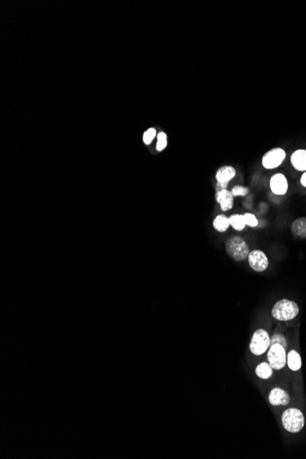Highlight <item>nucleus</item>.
Instances as JSON below:
<instances>
[{"label": "nucleus", "mask_w": 306, "mask_h": 459, "mask_svg": "<svg viewBox=\"0 0 306 459\" xmlns=\"http://www.w3.org/2000/svg\"><path fill=\"white\" fill-rule=\"evenodd\" d=\"M299 306L295 302L283 299L274 304L271 314L279 321H290L299 314Z\"/></svg>", "instance_id": "f257e3e1"}, {"label": "nucleus", "mask_w": 306, "mask_h": 459, "mask_svg": "<svg viewBox=\"0 0 306 459\" xmlns=\"http://www.w3.org/2000/svg\"><path fill=\"white\" fill-rule=\"evenodd\" d=\"M282 422L286 431L292 434H297L303 429L305 419L299 409L289 408L283 412Z\"/></svg>", "instance_id": "f03ea898"}, {"label": "nucleus", "mask_w": 306, "mask_h": 459, "mask_svg": "<svg viewBox=\"0 0 306 459\" xmlns=\"http://www.w3.org/2000/svg\"><path fill=\"white\" fill-rule=\"evenodd\" d=\"M227 254L235 261H245L250 255V246L243 237L240 236L230 237L226 242Z\"/></svg>", "instance_id": "7ed1b4c3"}, {"label": "nucleus", "mask_w": 306, "mask_h": 459, "mask_svg": "<svg viewBox=\"0 0 306 459\" xmlns=\"http://www.w3.org/2000/svg\"><path fill=\"white\" fill-rule=\"evenodd\" d=\"M270 346V338L268 332L264 329H259L255 331L251 341H250V349L251 353L255 356H260L268 350Z\"/></svg>", "instance_id": "20e7f679"}, {"label": "nucleus", "mask_w": 306, "mask_h": 459, "mask_svg": "<svg viewBox=\"0 0 306 459\" xmlns=\"http://www.w3.org/2000/svg\"><path fill=\"white\" fill-rule=\"evenodd\" d=\"M286 348L283 346L275 344L269 346V350L268 352V364L271 366V368L276 370H281L287 364V354Z\"/></svg>", "instance_id": "39448f33"}, {"label": "nucleus", "mask_w": 306, "mask_h": 459, "mask_svg": "<svg viewBox=\"0 0 306 459\" xmlns=\"http://www.w3.org/2000/svg\"><path fill=\"white\" fill-rule=\"evenodd\" d=\"M286 158V152L282 148H274L269 150L262 157V166L265 169L274 170L283 163Z\"/></svg>", "instance_id": "423d86ee"}, {"label": "nucleus", "mask_w": 306, "mask_h": 459, "mask_svg": "<svg viewBox=\"0 0 306 459\" xmlns=\"http://www.w3.org/2000/svg\"><path fill=\"white\" fill-rule=\"evenodd\" d=\"M248 260H249L250 268L257 272H262L268 269V257L262 251L255 250V251H250Z\"/></svg>", "instance_id": "0eeeda50"}, {"label": "nucleus", "mask_w": 306, "mask_h": 459, "mask_svg": "<svg viewBox=\"0 0 306 459\" xmlns=\"http://www.w3.org/2000/svg\"><path fill=\"white\" fill-rule=\"evenodd\" d=\"M288 186L287 178L283 173H276L269 180V187L274 194L284 195L287 193Z\"/></svg>", "instance_id": "6e6552de"}, {"label": "nucleus", "mask_w": 306, "mask_h": 459, "mask_svg": "<svg viewBox=\"0 0 306 459\" xmlns=\"http://www.w3.org/2000/svg\"><path fill=\"white\" fill-rule=\"evenodd\" d=\"M289 393L281 388H274L268 394V402L273 406H285L290 403Z\"/></svg>", "instance_id": "1a4fd4ad"}, {"label": "nucleus", "mask_w": 306, "mask_h": 459, "mask_svg": "<svg viewBox=\"0 0 306 459\" xmlns=\"http://www.w3.org/2000/svg\"><path fill=\"white\" fill-rule=\"evenodd\" d=\"M216 199L218 204L221 206L222 211H228L233 208L234 205V196L231 191L227 189L221 190L217 192Z\"/></svg>", "instance_id": "9d476101"}, {"label": "nucleus", "mask_w": 306, "mask_h": 459, "mask_svg": "<svg viewBox=\"0 0 306 459\" xmlns=\"http://www.w3.org/2000/svg\"><path fill=\"white\" fill-rule=\"evenodd\" d=\"M291 163L295 170L306 171V150L300 149L293 152L291 156Z\"/></svg>", "instance_id": "9b49d317"}, {"label": "nucleus", "mask_w": 306, "mask_h": 459, "mask_svg": "<svg viewBox=\"0 0 306 459\" xmlns=\"http://www.w3.org/2000/svg\"><path fill=\"white\" fill-rule=\"evenodd\" d=\"M235 176V170L234 167L230 165L223 166L219 168L216 174L218 184H227Z\"/></svg>", "instance_id": "f8f14e48"}, {"label": "nucleus", "mask_w": 306, "mask_h": 459, "mask_svg": "<svg viewBox=\"0 0 306 459\" xmlns=\"http://www.w3.org/2000/svg\"><path fill=\"white\" fill-rule=\"evenodd\" d=\"M292 233L294 237L306 238V218H297L292 222Z\"/></svg>", "instance_id": "ddd939ff"}, {"label": "nucleus", "mask_w": 306, "mask_h": 459, "mask_svg": "<svg viewBox=\"0 0 306 459\" xmlns=\"http://www.w3.org/2000/svg\"><path fill=\"white\" fill-rule=\"evenodd\" d=\"M287 364L292 371H298L301 368V356L296 350H291L287 354Z\"/></svg>", "instance_id": "4468645a"}, {"label": "nucleus", "mask_w": 306, "mask_h": 459, "mask_svg": "<svg viewBox=\"0 0 306 459\" xmlns=\"http://www.w3.org/2000/svg\"><path fill=\"white\" fill-rule=\"evenodd\" d=\"M213 226L218 232H226L228 227H230L229 218H226L225 215H218L217 218H215Z\"/></svg>", "instance_id": "2eb2a0df"}, {"label": "nucleus", "mask_w": 306, "mask_h": 459, "mask_svg": "<svg viewBox=\"0 0 306 459\" xmlns=\"http://www.w3.org/2000/svg\"><path fill=\"white\" fill-rule=\"evenodd\" d=\"M273 369H274L271 368V366L268 363L262 362V363H260V364L257 366L255 372H256V375L259 377V379H268L273 375Z\"/></svg>", "instance_id": "dca6fc26"}, {"label": "nucleus", "mask_w": 306, "mask_h": 459, "mask_svg": "<svg viewBox=\"0 0 306 459\" xmlns=\"http://www.w3.org/2000/svg\"><path fill=\"white\" fill-rule=\"evenodd\" d=\"M230 221V226L235 229L236 231H241L245 228L247 224H246L244 215H240V214H235L231 216L229 218Z\"/></svg>", "instance_id": "f3484780"}, {"label": "nucleus", "mask_w": 306, "mask_h": 459, "mask_svg": "<svg viewBox=\"0 0 306 459\" xmlns=\"http://www.w3.org/2000/svg\"><path fill=\"white\" fill-rule=\"evenodd\" d=\"M275 344H279V345L283 346L284 348L287 347L286 338L283 335H281V334H275V335L271 336V338H270V346L275 345Z\"/></svg>", "instance_id": "a211bd4d"}, {"label": "nucleus", "mask_w": 306, "mask_h": 459, "mask_svg": "<svg viewBox=\"0 0 306 459\" xmlns=\"http://www.w3.org/2000/svg\"><path fill=\"white\" fill-rule=\"evenodd\" d=\"M157 137H158V142H157L156 148H157V151L161 152L167 146V136L164 132H160L157 135Z\"/></svg>", "instance_id": "6ab92c4d"}, {"label": "nucleus", "mask_w": 306, "mask_h": 459, "mask_svg": "<svg viewBox=\"0 0 306 459\" xmlns=\"http://www.w3.org/2000/svg\"><path fill=\"white\" fill-rule=\"evenodd\" d=\"M233 196H246L249 193V189L246 188L244 186L241 185H235V187H233V189L231 190Z\"/></svg>", "instance_id": "aec40b11"}, {"label": "nucleus", "mask_w": 306, "mask_h": 459, "mask_svg": "<svg viewBox=\"0 0 306 459\" xmlns=\"http://www.w3.org/2000/svg\"><path fill=\"white\" fill-rule=\"evenodd\" d=\"M244 218H245L246 224L247 226L250 227H256L259 225L258 219L255 217L253 214L246 213L244 214Z\"/></svg>", "instance_id": "412c9836"}, {"label": "nucleus", "mask_w": 306, "mask_h": 459, "mask_svg": "<svg viewBox=\"0 0 306 459\" xmlns=\"http://www.w3.org/2000/svg\"><path fill=\"white\" fill-rule=\"evenodd\" d=\"M155 128H149L146 132L143 134V142H144V143L147 144V145H149V144H151V142L153 140V138L155 137Z\"/></svg>", "instance_id": "4be33fe9"}, {"label": "nucleus", "mask_w": 306, "mask_h": 459, "mask_svg": "<svg viewBox=\"0 0 306 459\" xmlns=\"http://www.w3.org/2000/svg\"><path fill=\"white\" fill-rule=\"evenodd\" d=\"M301 184L303 187H305L306 188V171H304V172L302 173V175H301Z\"/></svg>", "instance_id": "5701e85b"}]
</instances>
